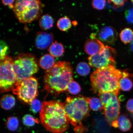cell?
<instances>
[{"label": "cell", "mask_w": 133, "mask_h": 133, "mask_svg": "<svg viewBox=\"0 0 133 133\" xmlns=\"http://www.w3.org/2000/svg\"><path fill=\"white\" fill-rule=\"evenodd\" d=\"M133 74H131L127 70L123 71L122 76L119 80L120 89L124 91H129L133 87L132 78Z\"/></svg>", "instance_id": "5bb4252c"}, {"label": "cell", "mask_w": 133, "mask_h": 133, "mask_svg": "<svg viewBox=\"0 0 133 133\" xmlns=\"http://www.w3.org/2000/svg\"><path fill=\"white\" fill-rule=\"evenodd\" d=\"M126 108L130 112L133 113V99H130L128 101Z\"/></svg>", "instance_id": "d6a6232c"}, {"label": "cell", "mask_w": 133, "mask_h": 133, "mask_svg": "<svg viewBox=\"0 0 133 133\" xmlns=\"http://www.w3.org/2000/svg\"><path fill=\"white\" fill-rule=\"evenodd\" d=\"M67 90L71 94L77 95L81 92V88L78 83L73 81L68 85Z\"/></svg>", "instance_id": "d4e9b609"}, {"label": "cell", "mask_w": 133, "mask_h": 133, "mask_svg": "<svg viewBox=\"0 0 133 133\" xmlns=\"http://www.w3.org/2000/svg\"><path fill=\"white\" fill-rule=\"evenodd\" d=\"M30 104L31 109L33 112L37 113L39 111L40 112L42 104L38 99H35L33 100Z\"/></svg>", "instance_id": "83f0119b"}, {"label": "cell", "mask_w": 133, "mask_h": 133, "mask_svg": "<svg viewBox=\"0 0 133 133\" xmlns=\"http://www.w3.org/2000/svg\"><path fill=\"white\" fill-rule=\"evenodd\" d=\"M38 81L35 78L31 77L24 80L13 90L21 101L30 104L38 94Z\"/></svg>", "instance_id": "9c48e42d"}, {"label": "cell", "mask_w": 133, "mask_h": 133, "mask_svg": "<svg viewBox=\"0 0 133 133\" xmlns=\"http://www.w3.org/2000/svg\"></svg>", "instance_id": "d590c367"}, {"label": "cell", "mask_w": 133, "mask_h": 133, "mask_svg": "<svg viewBox=\"0 0 133 133\" xmlns=\"http://www.w3.org/2000/svg\"><path fill=\"white\" fill-rule=\"evenodd\" d=\"M73 69L66 61L55 62L54 66L45 72L44 89L48 93L56 96L67 90L68 85L73 81Z\"/></svg>", "instance_id": "7a4b0ae2"}, {"label": "cell", "mask_w": 133, "mask_h": 133, "mask_svg": "<svg viewBox=\"0 0 133 133\" xmlns=\"http://www.w3.org/2000/svg\"><path fill=\"white\" fill-rule=\"evenodd\" d=\"M118 122V128L121 131L127 132L130 130L132 124L127 116L123 114L119 116Z\"/></svg>", "instance_id": "d6986e66"}, {"label": "cell", "mask_w": 133, "mask_h": 133, "mask_svg": "<svg viewBox=\"0 0 133 133\" xmlns=\"http://www.w3.org/2000/svg\"><path fill=\"white\" fill-rule=\"evenodd\" d=\"M116 52L115 49L110 46H105L102 53L90 56L88 60L89 65L97 69L115 66V59Z\"/></svg>", "instance_id": "30bf717a"}, {"label": "cell", "mask_w": 133, "mask_h": 133, "mask_svg": "<svg viewBox=\"0 0 133 133\" xmlns=\"http://www.w3.org/2000/svg\"><path fill=\"white\" fill-rule=\"evenodd\" d=\"M55 63L54 57L50 54H44L41 56L39 62L41 67L46 71L51 69Z\"/></svg>", "instance_id": "9a60e30c"}, {"label": "cell", "mask_w": 133, "mask_h": 133, "mask_svg": "<svg viewBox=\"0 0 133 133\" xmlns=\"http://www.w3.org/2000/svg\"><path fill=\"white\" fill-rule=\"evenodd\" d=\"M16 103V100L14 96L10 94L3 96L1 101V105L3 109L9 110L14 107Z\"/></svg>", "instance_id": "e0dca14e"}, {"label": "cell", "mask_w": 133, "mask_h": 133, "mask_svg": "<svg viewBox=\"0 0 133 133\" xmlns=\"http://www.w3.org/2000/svg\"><path fill=\"white\" fill-rule=\"evenodd\" d=\"M130 47L131 50L133 52V40L132 42H131Z\"/></svg>", "instance_id": "836d02e7"}, {"label": "cell", "mask_w": 133, "mask_h": 133, "mask_svg": "<svg viewBox=\"0 0 133 133\" xmlns=\"http://www.w3.org/2000/svg\"><path fill=\"white\" fill-rule=\"evenodd\" d=\"M119 36L123 43L125 44H129L133 40V31L130 28H125L121 31Z\"/></svg>", "instance_id": "ffe728a7"}, {"label": "cell", "mask_w": 133, "mask_h": 133, "mask_svg": "<svg viewBox=\"0 0 133 133\" xmlns=\"http://www.w3.org/2000/svg\"><path fill=\"white\" fill-rule=\"evenodd\" d=\"M126 1L124 0L120 1H109L108 2L112 4L114 7L119 8L124 5Z\"/></svg>", "instance_id": "4dcf8cb0"}, {"label": "cell", "mask_w": 133, "mask_h": 133, "mask_svg": "<svg viewBox=\"0 0 133 133\" xmlns=\"http://www.w3.org/2000/svg\"><path fill=\"white\" fill-rule=\"evenodd\" d=\"M131 2H132V4L133 5V1H131Z\"/></svg>", "instance_id": "e575fe53"}, {"label": "cell", "mask_w": 133, "mask_h": 133, "mask_svg": "<svg viewBox=\"0 0 133 133\" xmlns=\"http://www.w3.org/2000/svg\"><path fill=\"white\" fill-rule=\"evenodd\" d=\"M40 119L46 130L53 133H64L69 128L70 123L64 104L58 101L43 102Z\"/></svg>", "instance_id": "6da1fadb"}, {"label": "cell", "mask_w": 133, "mask_h": 133, "mask_svg": "<svg viewBox=\"0 0 133 133\" xmlns=\"http://www.w3.org/2000/svg\"><path fill=\"white\" fill-rule=\"evenodd\" d=\"M43 5L38 0H17L13 10L20 22L30 23L39 17Z\"/></svg>", "instance_id": "8992f818"}, {"label": "cell", "mask_w": 133, "mask_h": 133, "mask_svg": "<svg viewBox=\"0 0 133 133\" xmlns=\"http://www.w3.org/2000/svg\"><path fill=\"white\" fill-rule=\"evenodd\" d=\"M90 108L95 111H101L103 109L102 103L100 99L96 97H88Z\"/></svg>", "instance_id": "7402d4cb"}, {"label": "cell", "mask_w": 133, "mask_h": 133, "mask_svg": "<svg viewBox=\"0 0 133 133\" xmlns=\"http://www.w3.org/2000/svg\"><path fill=\"white\" fill-rule=\"evenodd\" d=\"M19 122L17 118L11 116L8 118L6 122V127L9 130L15 131L19 126Z\"/></svg>", "instance_id": "cb8c5ba5"}, {"label": "cell", "mask_w": 133, "mask_h": 133, "mask_svg": "<svg viewBox=\"0 0 133 133\" xmlns=\"http://www.w3.org/2000/svg\"><path fill=\"white\" fill-rule=\"evenodd\" d=\"M76 72L80 76H87L90 72V68L89 65L85 62H81L76 66Z\"/></svg>", "instance_id": "603a6c76"}, {"label": "cell", "mask_w": 133, "mask_h": 133, "mask_svg": "<svg viewBox=\"0 0 133 133\" xmlns=\"http://www.w3.org/2000/svg\"><path fill=\"white\" fill-rule=\"evenodd\" d=\"M126 20L130 24H133V8H129L125 12Z\"/></svg>", "instance_id": "f546056e"}, {"label": "cell", "mask_w": 133, "mask_h": 133, "mask_svg": "<svg viewBox=\"0 0 133 133\" xmlns=\"http://www.w3.org/2000/svg\"><path fill=\"white\" fill-rule=\"evenodd\" d=\"M105 46L102 42L96 39H88L85 43L84 50L90 56L102 53Z\"/></svg>", "instance_id": "4fadbf2b"}, {"label": "cell", "mask_w": 133, "mask_h": 133, "mask_svg": "<svg viewBox=\"0 0 133 133\" xmlns=\"http://www.w3.org/2000/svg\"><path fill=\"white\" fill-rule=\"evenodd\" d=\"M102 103L106 121L110 125L118 128V119L120 110V102L117 95L114 93L105 92L98 94Z\"/></svg>", "instance_id": "52a82bcc"}, {"label": "cell", "mask_w": 133, "mask_h": 133, "mask_svg": "<svg viewBox=\"0 0 133 133\" xmlns=\"http://www.w3.org/2000/svg\"><path fill=\"white\" fill-rule=\"evenodd\" d=\"M54 21L52 17L48 14L43 15L40 18L39 24L40 27L44 30L51 29L54 25Z\"/></svg>", "instance_id": "ac0fdd59"}, {"label": "cell", "mask_w": 133, "mask_h": 133, "mask_svg": "<svg viewBox=\"0 0 133 133\" xmlns=\"http://www.w3.org/2000/svg\"><path fill=\"white\" fill-rule=\"evenodd\" d=\"M50 54L54 57H60L64 52V46L57 41L53 42L48 49Z\"/></svg>", "instance_id": "2e32d148"}, {"label": "cell", "mask_w": 133, "mask_h": 133, "mask_svg": "<svg viewBox=\"0 0 133 133\" xmlns=\"http://www.w3.org/2000/svg\"><path fill=\"white\" fill-rule=\"evenodd\" d=\"M57 25L58 29L62 31H66L70 29L71 23L70 19L67 16L60 18L57 21Z\"/></svg>", "instance_id": "44dd1931"}, {"label": "cell", "mask_w": 133, "mask_h": 133, "mask_svg": "<svg viewBox=\"0 0 133 133\" xmlns=\"http://www.w3.org/2000/svg\"><path fill=\"white\" fill-rule=\"evenodd\" d=\"M15 1L14 0H9V1L3 0L2 1V2L4 5L7 6L11 9L12 8L13 9L14 7V2Z\"/></svg>", "instance_id": "1f68e13d"}, {"label": "cell", "mask_w": 133, "mask_h": 133, "mask_svg": "<svg viewBox=\"0 0 133 133\" xmlns=\"http://www.w3.org/2000/svg\"><path fill=\"white\" fill-rule=\"evenodd\" d=\"M38 121L37 119H35L30 115H26L23 118V121L24 124L29 127L34 126Z\"/></svg>", "instance_id": "4316f807"}, {"label": "cell", "mask_w": 133, "mask_h": 133, "mask_svg": "<svg viewBox=\"0 0 133 133\" xmlns=\"http://www.w3.org/2000/svg\"><path fill=\"white\" fill-rule=\"evenodd\" d=\"M118 34L116 30L110 26H105L100 30L98 35V38L103 44H112L117 39Z\"/></svg>", "instance_id": "8fae6325"}, {"label": "cell", "mask_w": 133, "mask_h": 133, "mask_svg": "<svg viewBox=\"0 0 133 133\" xmlns=\"http://www.w3.org/2000/svg\"><path fill=\"white\" fill-rule=\"evenodd\" d=\"M1 53H0V59L1 61H3L5 59L6 56L9 52V48L7 44L4 41H0Z\"/></svg>", "instance_id": "484cf974"}, {"label": "cell", "mask_w": 133, "mask_h": 133, "mask_svg": "<svg viewBox=\"0 0 133 133\" xmlns=\"http://www.w3.org/2000/svg\"><path fill=\"white\" fill-rule=\"evenodd\" d=\"M64 104L70 123L74 127L75 133H84L86 128L82 122L89 117L90 112L88 97L83 96L68 97Z\"/></svg>", "instance_id": "277c9868"}, {"label": "cell", "mask_w": 133, "mask_h": 133, "mask_svg": "<svg viewBox=\"0 0 133 133\" xmlns=\"http://www.w3.org/2000/svg\"><path fill=\"white\" fill-rule=\"evenodd\" d=\"M54 39L52 33L39 31L36 33L35 38V44L38 49H45L52 44Z\"/></svg>", "instance_id": "7c38bea8"}, {"label": "cell", "mask_w": 133, "mask_h": 133, "mask_svg": "<svg viewBox=\"0 0 133 133\" xmlns=\"http://www.w3.org/2000/svg\"><path fill=\"white\" fill-rule=\"evenodd\" d=\"M12 58L6 56L1 61L0 88L1 93L13 90L17 86V81L12 65Z\"/></svg>", "instance_id": "ba28073f"}, {"label": "cell", "mask_w": 133, "mask_h": 133, "mask_svg": "<svg viewBox=\"0 0 133 133\" xmlns=\"http://www.w3.org/2000/svg\"><path fill=\"white\" fill-rule=\"evenodd\" d=\"M12 59V65L17 81V86L38 72L39 62L34 55L20 53Z\"/></svg>", "instance_id": "5b68a950"}, {"label": "cell", "mask_w": 133, "mask_h": 133, "mask_svg": "<svg viewBox=\"0 0 133 133\" xmlns=\"http://www.w3.org/2000/svg\"><path fill=\"white\" fill-rule=\"evenodd\" d=\"M106 4V1L104 0H95L92 2L93 7L98 10L104 9L105 6Z\"/></svg>", "instance_id": "f1b7e54d"}, {"label": "cell", "mask_w": 133, "mask_h": 133, "mask_svg": "<svg viewBox=\"0 0 133 133\" xmlns=\"http://www.w3.org/2000/svg\"><path fill=\"white\" fill-rule=\"evenodd\" d=\"M122 71L115 66L96 69L91 76V90L94 94L110 92L118 96Z\"/></svg>", "instance_id": "3957f363"}]
</instances>
